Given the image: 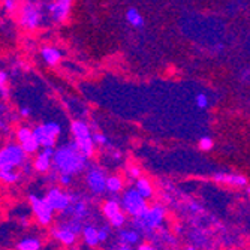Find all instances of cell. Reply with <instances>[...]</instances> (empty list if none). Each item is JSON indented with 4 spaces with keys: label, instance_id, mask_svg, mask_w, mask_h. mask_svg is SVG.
<instances>
[{
    "label": "cell",
    "instance_id": "cell-7",
    "mask_svg": "<svg viewBox=\"0 0 250 250\" xmlns=\"http://www.w3.org/2000/svg\"><path fill=\"white\" fill-rule=\"evenodd\" d=\"M42 22V9L38 3L29 2L21 6L20 11V24L26 29H36Z\"/></svg>",
    "mask_w": 250,
    "mask_h": 250
},
{
    "label": "cell",
    "instance_id": "cell-41",
    "mask_svg": "<svg viewBox=\"0 0 250 250\" xmlns=\"http://www.w3.org/2000/svg\"><path fill=\"white\" fill-rule=\"evenodd\" d=\"M183 250H198L196 247H193V246H188V247H185Z\"/></svg>",
    "mask_w": 250,
    "mask_h": 250
},
{
    "label": "cell",
    "instance_id": "cell-31",
    "mask_svg": "<svg viewBox=\"0 0 250 250\" xmlns=\"http://www.w3.org/2000/svg\"><path fill=\"white\" fill-rule=\"evenodd\" d=\"M195 102H196V106L199 109H207L208 108V96L206 93H198L196 98H195Z\"/></svg>",
    "mask_w": 250,
    "mask_h": 250
},
{
    "label": "cell",
    "instance_id": "cell-3",
    "mask_svg": "<svg viewBox=\"0 0 250 250\" xmlns=\"http://www.w3.org/2000/svg\"><path fill=\"white\" fill-rule=\"evenodd\" d=\"M71 133L74 136V143H75L78 151L85 159L93 157L96 146L92 141V130H90L88 125L83 120H74L71 123Z\"/></svg>",
    "mask_w": 250,
    "mask_h": 250
},
{
    "label": "cell",
    "instance_id": "cell-19",
    "mask_svg": "<svg viewBox=\"0 0 250 250\" xmlns=\"http://www.w3.org/2000/svg\"><path fill=\"white\" fill-rule=\"evenodd\" d=\"M102 213L104 216L109 220L111 217H114L117 216L119 213H122V207H120V202L114 198H111L108 201L104 202V206H102Z\"/></svg>",
    "mask_w": 250,
    "mask_h": 250
},
{
    "label": "cell",
    "instance_id": "cell-15",
    "mask_svg": "<svg viewBox=\"0 0 250 250\" xmlns=\"http://www.w3.org/2000/svg\"><path fill=\"white\" fill-rule=\"evenodd\" d=\"M136 192L140 193L141 198H144L146 201L147 199H151L153 195H154V189H153V185L151 181L146 177H140L138 180L135 181V188H133Z\"/></svg>",
    "mask_w": 250,
    "mask_h": 250
},
{
    "label": "cell",
    "instance_id": "cell-18",
    "mask_svg": "<svg viewBox=\"0 0 250 250\" xmlns=\"http://www.w3.org/2000/svg\"><path fill=\"white\" fill-rule=\"evenodd\" d=\"M123 178L120 175H108L106 177V186H105V190L108 193H112V195H117L123 190Z\"/></svg>",
    "mask_w": 250,
    "mask_h": 250
},
{
    "label": "cell",
    "instance_id": "cell-1",
    "mask_svg": "<svg viewBox=\"0 0 250 250\" xmlns=\"http://www.w3.org/2000/svg\"><path fill=\"white\" fill-rule=\"evenodd\" d=\"M87 162L85 159L77 148L75 143H66L60 146L59 148H54V154L51 159V169L54 175L66 174V175H80L87 169Z\"/></svg>",
    "mask_w": 250,
    "mask_h": 250
},
{
    "label": "cell",
    "instance_id": "cell-35",
    "mask_svg": "<svg viewBox=\"0 0 250 250\" xmlns=\"http://www.w3.org/2000/svg\"><path fill=\"white\" fill-rule=\"evenodd\" d=\"M162 237H164V240H165L167 243H169V244H175V243H177V240H175L171 234H168L167 231H162Z\"/></svg>",
    "mask_w": 250,
    "mask_h": 250
},
{
    "label": "cell",
    "instance_id": "cell-20",
    "mask_svg": "<svg viewBox=\"0 0 250 250\" xmlns=\"http://www.w3.org/2000/svg\"><path fill=\"white\" fill-rule=\"evenodd\" d=\"M126 20L132 27H136V29H143L146 26V21H144L143 15L136 8H129L126 11Z\"/></svg>",
    "mask_w": 250,
    "mask_h": 250
},
{
    "label": "cell",
    "instance_id": "cell-21",
    "mask_svg": "<svg viewBox=\"0 0 250 250\" xmlns=\"http://www.w3.org/2000/svg\"><path fill=\"white\" fill-rule=\"evenodd\" d=\"M59 225H60V226H63V228H66L67 231L74 232L77 237L81 234L83 226H84V223H83V222H80V220H77V219H74V217L66 219V220H63V222H60Z\"/></svg>",
    "mask_w": 250,
    "mask_h": 250
},
{
    "label": "cell",
    "instance_id": "cell-5",
    "mask_svg": "<svg viewBox=\"0 0 250 250\" xmlns=\"http://www.w3.org/2000/svg\"><path fill=\"white\" fill-rule=\"evenodd\" d=\"M120 207L132 217H141L144 211L148 208L147 201L140 196V193L136 192L133 188H129L127 190L123 192L122 199H120Z\"/></svg>",
    "mask_w": 250,
    "mask_h": 250
},
{
    "label": "cell",
    "instance_id": "cell-24",
    "mask_svg": "<svg viewBox=\"0 0 250 250\" xmlns=\"http://www.w3.org/2000/svg\"><path fill=\"white\" fill-rule=\"evenodd\" d=\"M20 147L22 148V151H24L27 156H30V154H36V153L39 151V148H41V146H39V144H38V141L35 140V136H32V138H29L26 143L20 144Z\"/></svg>",
    "mask_w": 250,
    "mask_h": 250
},
{
    "label": "cell",
    "instance_id": "cell-26",
    "mask_svg": "<svg viewBox=\"0 0 250 250\" xmlns=\"http://www.w3.org/2000/svg\"><path fill=\"white\" fill-rule=\"evenodd\" d=\"M109 223H111L112 228L122 229L123 226H125V223H126V216H125V214H123V211H122V213H119L117 216L111 217V219H109Z\"/></svg>",
    "mask_w": 250,
    "mask_h": 250
},
{
    "label": "cell",
    "instance_id": "cell-30",
    "mask_svg": "<svg viewBox=\"0 0 250 250\" xmlns=\"http://www.w3.org/2000/svg\"><path fill=\"white\" fill-rule=\"evenodd\" d=\"M214 147V141L210 138V136H202L199 140V148L202 151H210Z\"/></svg>",
    "mask_w": 250,
    "mask_h": 250
},
{
    "label": "cell",
    "instance_id": "cell-27",
    "mask_svg": "<svg viewBox=\"0 0 250 250\" xmlns=\"http://www.w3.org/2000/svg\"><path fill=\"white\" fill-rule=\"evenodd\" d=\"M9 93L8 90V74L5 71H0V95L6 98Z\"/></svg>",
    "mask_w": 250,
    "mask_h": 250
},
{
    "label": "cell",
    "instance_id": "cell-36",
    "mask_svg": "<svg viewBox=\"0 0 250 250\" xmlns=\"http://www.w3.org/2000/svg\"><path fill=\"white\" fill-rule=\"evenodd\" d=\"M135 250H157L156 247H153L151 244H148V243H143V244H140L138 247H136Z\"/></svg>",
    "mask_w": 250,
    "mask_h": 250
},
{
    "label": "cell",
    "instance_id": "cell-12",
    "mask_svg": "<svg viewBox=\"0 0 250 250\" xmlns=\"http://www.w3.org/2000/svg\"><path fill=\"white\" fill-rule=\"evenodd\" d=\"M214 181L223 185H229L235 188H246L247 186V178L241 174H226V172H217L213 177Z\"/></svg>",
    "mask_w": 250,
    "mask_h": 250
},
{
    "label": "cell",
    "instance_id": "cell-6",
    "mask_svg": "<svg viewBox=\"0 0 250 250\" xmlns=\"http://www.w3.org/2000/svg\"><path fill=\"white\" fill-rule=\"evenodd\" d=\"M29 202L38 223L42 226H50L54 219V211L48 206V202L45 201V198L38 195H29Z\"/></svg>",
    "mask_w": 250,
    "mask_h": 250
},
{
    "label": "cell",
    "instance_id": "cell-32",
    "mask_svg": "<svg viewBox=\"0 0 250 250\" xmlns=\"http://www.w3.org/2000/svg\"><path fill=\"white\" fill-rule=\"evenodd\" d=\"M59 178V183L62 185V186H71L72 185V181H74V177H71V175H66V174H60V175H57Z\"/></svg>",
    "mask_w": 250,
    "mask_h": 250
},
{
    "label": "cell",
    "instance_id": "cell-37",
    "mask_svg": "<svg viewBox=\"0 0 250 250\" xmlns=\"http://www.w3.org/2000/svg\"><path fill=\"white\" fill-rule=\"evenodd\" d=\"M20 114H21L22 117H29V116L32 114V109H30L29 106H22V108L20 109Z\"/></svg>",
    "mask_w": 250,
    "mask_h": 250
},
{
    "label": "cell",
    "instance_id": "cell-16",
    "mask_svg": "<svg viewBox=\"0 0 250 250\" xmlns=\"http://www.w3.org/2000/svg\"><path fill=\"white\" fill-rule=\"evenodd\" d=\"M81 235H83L84 243L87 246H90V247H96L99 244V241H98V228L92 223H84Z\"/></svg>",
    "mask_w": 250,
    "mask_h": 250
},
{
    "label": "cell",
    "instance_id": "cell-11",
    "mask_svg": "<svg viewBox=\"0 0 250 250\" xmlns=\"http://www.w3.org/2000/svg\"><path fill=\"white\" fill-rule=\"evenodd\" d=\"M54 154V147H43L41 151H38V156L33 161L35 171L41 174H47L51 169V159Z\"/></svg>",
    "mask_w": 250,
    "mask_h": 250
},
{
    "label": "cell",
    "instance_id": "cell-42",
    "mask_svg": "<svg viewBox=\"0 0 250 250\" xmlns=\"http://www.w3.org/2000/svg\"><path fill=\"white\" fill-rule=\"evenodd\" d=\"M228 250H237V249H228Z\"/></svg>",
    "mask_w": 250,
    "mask_h": 250
},
{
    "label": "cell",
    "instance_id": "cell-4",
    "mask_svg": "<svg viewBox=\"0 0 250 250\" xmlns=\"http://www.w3.org/2000/svg\"><path fill=\"white\" fill-rule=\"evenodd\" d=\"M27 164V154L20 144L9 143L0 150V169H17Z\"/></svg>",
    "mask_w": 250,
    "mask_h": 250
},
{
    "label": "cell",
    "instance_id": "cell-14",
    "mask_svg": "<svg viewBox=\"0 0 250 250\" xmlns=\"http://www.w3.org/2000/svg\"><path fill=\"white\" fill-rule=\"evenodd\" d=\"M119 244L122 246H135V244H138L140 240H141V234L138 231H135V229H119Z\"/></svg>",
    "mask_w": 250,
    "mask_h": 250
},
{
    "label": "cell",
    "instance_id": "cell-10",
    "mask_svg": "<svg viewBox=\"0 0 250 250\" xmlns=\"http://www.w3.org/2000/svg\"><path fill=\"white\" fill-rule=\"evenodd\" d=\"M71 8H72V0H56V2L47 5V9L56 22L66 21L67 15L71 12Z\"/></svg>",
    "mask_w": 250,
    "mask_h": 250
},
{
    "label": "cell",
    "instance_id": "cell-38",
    "mask_svg": "<svg viewBox=\"0 0 250 250\" xmlns=\"http://www.w3.org/2000/svg\"><path fill=\"white\" fill-rule=\"evenodd\" d=\"M108 250H133V247H129V246H122V244H117V246H111Z\"/></svg>",
    "mask_w": 250,
    "mask_h": 250
},
{
    "label": "cell",
    "instance_id": "cell-13",
    "mask_svg": "<svg viewBox=\"0 0 250 250\" xmlns=\"http://www.w3.org/2000/svg\"><path fill=\"white\" fill-rule=\"evenodd\" d=\"M51 235L53 238H56L64 246H74L77 243V235L71 231H67L66 228H63V226H60L59 223L51 229Z\"/></svg>",
    "mask_w": 250,
    "mask_h": 250
},
{
    "label": "cell",
    "instance_id": "cell-39",
    "mask_svg": "<svg viewBox=\"0 0 250 250\" xmlns=\"http://www.w3.org/2000/svg\"><path fill=\"white\" fill-rule=\"evenodd\" d=\"M189 208H190L193 213H199V211H202V207L199 206V204H196V202H192L190 206H189Z\"/></svg>",
    "mask_w": 250,
    "mask_h": 250
},
{
    "label": "cell",
    "instance_id": "cell-25",
    "mask_svg": "<svg viewBox=\"0 0 250 250\" xmlns=\"http://www.w3.org/2000/svg\"><path fill=\"white\" fill-rule=\"evenodd\" d=\"M15 136H17L18 143L22 144V143H26L29 138H32V136H33V132H32V129H30L29 126H21V127H18Z\"/></svg>",
    "mask_w": 250,
    "mask_h": 250
},
{
    "label": "cell",
    "instance_id": "cell-23",
    "mask_svg": "<svg viewBox=\"0 0 250 250\" xmlns=\"http://www.w3.org/2000/svg\"><path fill=\"white\" fill-rule=\"evenodd\" d=\"M20 178V174L15 169H0V180L6 185H14Z\"/></svg>",
    "mask_w": 250,
    "mask_h": 250
},
{
    "label": "cell",
    "instance_id": "cell-28",
    "mask_svg": "<svg viewBox=\"0 0 250 250\" xmlns=\"http://www.w3.org/2000/svg\"><path fill=\"white\" fill-rule=\"evenodd\" d=\"M109 237H111V228H109V226L104 225V226H101V228H98V241L99 243L108 241Z\"/></svg>",
    "mask_w": 250,
    "mask_h": 250
},
{
    "label": "cell",
    "instance_id": "cell-8",
    "mask_svg": "<svg viewBox=\"0 0 250 250\" xmlns=\"http://www.w3.org/2000/svg\"><path fill=\"white\" fill-rule=\"evenodd\" d=\"M106 174L102 168L92 165L87 167V172H85V181L87 186L93 195H102L105 193V186H106Z\"/></svg>",
    "mask_w": 250,
    "mask_h": 250
},
{
    "label": "cell",
    "instance_id": "cell-34",
    "mask_svg": "<svg viewBox=\"0 0 250 250\" xmlns=\"http://www.w3.org/2000/svg\"><path fill=\"white\" fill-rule=\"evenodd\" d=\"M3 6H5L6 11L12 12V11L17 9V0H3Z\"/></svg>",
    "mask_w": 250,
    "mask_h": 250
},
{
    "label": "cell",
    "instance_id": "cell-22",
    "mask_svg": "<svg viewBox=\"0 0 250 250\" xmlns=\"http://www.w3.org/2000/svg\"><path fill=\"white\" fill-rule=\"evenodd\" d=\"M41 240L36 237H26L17 244V250H39Z\"/></svg>",
    "mask_w": 250,
    "mask_h": 250
},
{
    "label": "cell",
    "instance_id": "cell-9",
    "mask_svg": "<svg viewBox=\"0 0 250 250\" xmlns=\"http://www.w3.org/2000/svg\"><path fill=\"white\" fill-rule=\"evenodd\" d=\"M43 198L48 202V206L54 213H63L71 204L69 193L63 192L60 188H51Z\"/></svg>",
    "mask_w": 250,
    "mask_h": 250
},
{
    "label": "cell",
    "instance_id": "cell-2",
    "mask_svg": "<svg viewBox=\"0 0 250 250\" xmlns=\"http://www.w3.org/2000/svg\"><path fill=\"white\" fill-rule=\"evenodd\" d=\"M165 217H167V210L162 206L156 204L153 207H148L141 217L132 219V226L135 231H138L141 234V237L143 235L151 237L153 231L162 228Z\"/></svg>",
    "mask_w": 250,
    "mask_h": 250
},
{
    "label": "cell",
    "instance_id": "cell-33",
    "mask_svg": "<svg viewBox=\"0 0 250 250\" xmlns=\"http://www.w3.org/2000/svg\"><path fill=\"white\" fill-rule=\"evenodd\" d=\"M127 175H129V178L138 180L140 177H143V175H141V168H138V167H130V168L127 169Z\"/></svg>",
    "mask_w": 250,
    "mask_h": 250
},
{
    "label": "cell",
    "instance_id": "cell-40",
    "mask_svg": "<svg viewBox=\"0 0 250 250\" xmlns=\"http://www.w3.org/2000/svg\"><path fill=\"white\" fill-rule=\"evenodd\" d=\"M20 222H21L22 226H27V225H29V219L24 217V216H21V217H20Z\"/></svg>",
    "mask_w": 250,
    "mask_h": 250
},
{
    "label": "cell",
    "instance_id": "cell-29",
    "mask_svg": "<svg viewBox=\"0 0 250 250\" xmlns=\"http://www.w3.org/2000/svg\"><path fill=\"white\" fill-rule=\"evenodd\" d=\"M92 141H93L95 146H108V144H109L108 138H106V136H105L104 133H101V132L92 133Z\"/></svg>",
    "mask_w": 250,
    "mask_h": 250
},
{
    "label": "cell",
    "instance_id": "cell-17",
    "mask_svg": "<svg viewBox=\"0 0 250 250\" xmlns=\"http://www.w3.org/2000/svg\"><path fill=\"white\" fill-rule=\"evenodd\" d=\"M41 56L43 59V62L50 64V66H54L60 62L62 59V53L56 48V47H43L41 50Z\"/></svg>",
    "mask_w": 250,
    "mask_h": 250
}]
</instances>
